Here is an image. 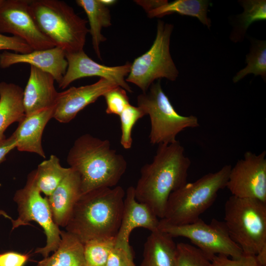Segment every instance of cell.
Returning a JSON list of instances; mask_svg holds the SVG:
<instances>
[{
  "mask_svg": "<svg viewBox=\"0 0 266 266\" xmlns=\"http://www.w3.org/2000/svg\"><path fill=\"white\" fill-rule=\"evenodd\" d=\"M134 1L141 6L147 13L168 2L166 0H137Z\"/></svg>",
  "mask_w": 266,
  "mask_h": 266,
  "instance_id": "37",
  "label": "cell"
},
{
  "mask_svg": "<svg viewBox=\"0 0 266 266\" xmlns=\"http://www.w3.org/2000/svg\"><path fill=\"white\" fill-rule=\"evenodd\" d=\"M0 216H2L5 218L9 219L12 221L13 219L10 216H9L5 211L0 209Z\"/></svg>",
  "mask_w": 266,
  "mask_h": 266,
  "instance_id": "39",
  "label": "cell"
},
{
  "mask_svg": "<svg viewBox=\"0 0 266 266\" xmlns=\"http://www.w3.org/2000/svg\"><path fill=\"white\" fill-rule=\"evenodd\" d=\"M105 266H135L133 257L129 256L123 249L114 247L111 250Z\"/></svg>",
  "mask_w": 266,
  "mask_h": 266,
  "instance_id": "34",
  "label": "cell"
},
{
  "mask_svg": "<svg viewBox=\"0 0 266 266\" xmlns=\"http://www.w3.org/2000/svg\"><path fill=\"white\" fill-rule=\"evenodd\" d=\"M30 10L40 31L66 53L83 50L88 21L59 0H30Z\"/></svg>",
  "mask_w": 266,
  "mask_h": 266,
  "instance_id": "5",
  "label": "cell"
},
{
  "mask_svg": "<svg viewBox=\"0 0 266 266\" xmlns=\"http://www.w3.org/2000/svg\"><path fill=\"white\" fill-rule=\"evenodd\" d=\"M103 97L107 105L105 112L108 114L119 116L130 104L126 91L119 86L107 91Z\"/></svg>",
  "mask_w": 266,
  "mask_h": 266,
  "instance_id": "31",
  "label": "cell"
},
{
  "mask_svg": "<svg viewBox=\"0 0 266 266\" xmlns=\"http://www.w3.org/2000/svg\"><path fill=\"white\" fill-rule=\"evenodd\" d=\"M160 230L151 232L144 244L140 266H176V244Z\"/></svg>",
  "mask_w": 266,
  "mask_h": 266,
  "instance_id": "20",
  "label": "cell"
},
{
  "mask_svg": "<svg viewBox=\"0 0 266 266\" xmlns=\"http://www.w3.org/2000/svg\"><path fill=\"white\" fill-rule=\"evenodd\" d=\"M224 222L243 254L256 256L266 247V202L232 195L225 203Z\"/></svg>",
  "mask_w": 266,
  "mask_h": 266,
  "instance_id": "6",
  "label": "cell"
},
{
  "mask_svg": "<svg viewBox=\"0 0 266 266\" xmlns=\"http://www.w3.org/2000/svg\"><path fill=\"white\" fill-rule=\"evenodd\" d=\"M125 192L120 186L82 194L76 202L66 231L83 244L94 239L115 237L121 222Z\"/></svg>",
  "mask_w": 266,
  "mask_h": 266,
  "instance_id": "2",
  "label": "cell"
},
{
  "mask_svg": "<svg viewBox=\"0 0 266 266\" xmlns=\"http://www.w3.org/2000/svg\"><path fill=\"white\" fill-rule=\"evenodd\" d=\"M191 165L178 141L158 145L153 159L144 165L134 187L136 200L148 206L161 219L170 194L187 182Z\"/></svg>",
  "mask_w": 266,
  "mask_h": 266,
  "instance_id": "1",
  "label": "cell"
},
{
  "mask_svg": "<svg viewBox=\"0 0 266 266\" xmlns=\"http://www.w3.org/2000/svg\"><path fill=\"white\" fill-rule=\"evenodd\" d=\"M243 12L238 15L231 38L234 42L243 38L249 27L254 22L266 19V0H241Z\"/></svg>",
  "mask_w": 266,
  "mask_h": 266,
  "instance_id": "26",
  "label": "cell"
},
{
  "mask_svg": "<svg viewBox=\"0 0 266 266\" xmlns=\"http://www.w3.org/2000/svg\"><path fill=\"white\" fill-rule=\"evenodd\" d=\"M117 86L114 82L100 78L92 84L71 87L59 93L53 118L60 123H68L86 106Z\"/></svg>",
  "mask_w": 266,
  "mask_h": 266,
  "instance_id": "15",
  "label": "cell"
},
{
  "mask_svg": "<svg viewBox=\"0 0 266 266\" xmlns=\"http://www.w3.org/2000/svg\"><path fill=\"white\" fill-rule=\"evenodd\" d=\"M160 220L146 204L138 202L135 199L134 187L128 188L124 200V207L121 224L115 237V247L125 251L133 257L129 239L132 231L143 228L151 232L159 230Z\"/></svg>",
  "mask_w": 266,
  "mask_h": 266,
  "instance_id": "14",
  "label": "cell"
},
{
  "mask_svg": "<svg viewBox=\"0 0 266 266\" xmlns=\"http://www.w3.org/2000/svg\"><path fill=\"white\" fill-rule=\"evenodd\" d=\"M13 200L17 206L18 217L13 219L12 230L34 221L43 229L46 236V244L37 248L34 253L48 257L58 247L61 241L60 227L54 222L47 197H43L36 186L34 170L28 176L24 187L15 193Z\"/></svg>",
  "mask_w": 266,
  "mask_h": 266,
  "instance_id": "9",
  "label": "cell"
},
{
  "mask_svg": "<svg viewBox=\"0 0 266 266\" xmlns=\"http://www.w3.org/2000/svg\"><path fill=\"white\" fill-rule=\"evenodd\" d=\"M145 115V113L140 107L131 104L119 115L121 130L120 143L124 149H129L131 148L133 127L136 122Z\"/></svg>",
  "mask_w": 266,
  "mask_h": 266,
  "instance_id": "30",
  "label": "cell"
},
{
  "mask_svg": "<svg viewBox=\"0 0 266 266\" xmlns=\"http://www.w3.org/2000/svg\"><path fill=\"white\" fill-rule=\"evenodd\" d=\"M137 106L148 115L151 130L149 135L153 145L176 142V137L187 128L199 126L196 116L180 115L163 91L160 79L153 83L147 91L137 97Z\"/></svg>",
  "mask_w": 266,
  "mask_h": 266,
  "instance_id": "7",
  "label": "cell"
},
{
  "mask_svg": "<svg viewBox=\"0 0 266 266\" xmlns=\"http://www.w3.org/2000/svg\"><path fill=\"white\" fill-rule=\"evenodd\" d=\"M70 168L66 176L47 197L53 221L59 227H66L74 207L82 195L79 175Z\"/></svg>",
  "mask_w": 266,
  "mask_h": 266,
  "instance_id": "18",
  "label": "cell"
},
{
  "mask_svg": "<svg viewBox=\"0 0 266 266\" xmlns=\"http://www.w3.org/2000/svg\"><path fill=\"white\" fill-rule=\"evenodd\" d=\"M55 108V105L25 115L19 122L18 127L12 133L17 150L35 153L45 158L42 145V136L47 123L53 118Z\"/></svg>",
  "mask_w": 266,
  "mask_h": 266,
  "instance_id": "19",
  "label": "cell"
},
{
  "mask_svg": "<svg viewBox=\"0 0 266 266\" xmlns=\"http://www.w3.org/2000/svg\"><path fill=\"white\" fill-rule=\"evenodd\" d=\"M12 50L25 54L32 52V48L23 39L15 36H7L0 33V50Z\"/></svg>",
  "mask_w": 266,
  "mask_h": 266,
  "instance_id": "33",
  "label": "cell"
},
{
  "mask_svg": "<svg viewBox=\"0 0 266 266\" xmlns=\"http://www.w3.org/2000/svg\"><path fill=\"white\" fill-rule=\"evenodd\" d=\"M76 3L87 15L93 47L98 58L101 60L100 45L106 40L101 30L111 25L110 10L100 0H77Z\"/></svg>",
  "mask_w": 266,
  "mask_h": 266,
  "instance_id": "23",
  "label": "cell"
},
{
  "mask_svg": "<svg viewBox=\"0 0 266 266\" xmlns=\"http://www.w3.org/2000/svg\"><path fill=\"white\" fill-rule=\"evenodd\" d=\"M115 237L94 239L83 244L85 266H105Z\"/></svg>",
  "mask_w": 266,
  "mask_h": 266,
  "instance_id": "28",
  "label": "cell"
},
{
  "mask_svg": "<svg viewBox=\"0 0 266 266\" xmlns=\"http://www.w3.org/2000/svg\"><path fill=\"white\" fill-rule=\"evenodd\" d=\"M100 1L103 5L107 7L112 5L117 2L115 0H100Z\"/></svg>",
  "mask_w": 266,
  "mask_h": 266,
  "instance_id": "38",
  "label": "cell"
},
{
  "mask_svg": "<svg viewBox=\"0 0 266 266\" xmlns=\"http://www.w3.org/2000/svg\"><path fill=\"white\" fill-rule=\"evenodd\" d=\"M67 67L59 88L65 89L75 80L84 77L99 76L114 82L129 93L132 88L126 81L125 77L130 72L131 63L122 66H109L99 64L91 59L83 50L66 53Z\"/></svg>",
  "mask_w": 266,
  "mask_h": 266,
  "instance_id": "13",
  "label": "cell"
},
{
  "mask_svg": "<svg viewBox=\"0 0 266 266\" xmlns=\"http://www.w3.org/2000/svg\"><path fill=\"white\" fill-rule=\"evenodd\" d=\"M55 80L50 74L31 66L27 84L23 91V104L26 115L54 106L59 93Z\"/></svg>",
  "mask_w": 266,
  "mask_h": 266,
  "instance_id": "17",
  "label": "cell"
},
{
  "mask_svg": "<svg viewBox=\"0 0 266 266\" xmlns=\"http://www.w3.org/2000/svg\"><path fill=\"white\" fill-rule=\"evenodd\" d=\"M266 152H246L231 168L226 187L232 196L266 202Z\"/></svg>",
  "mask_w": 266,
  "mask_h": 266,
  "instance_id": "12",
  "label": "cell"
},
{
  "mask_svg": "<svg viewBox=\"0 0 266 266\" xmlns=\"http://www.w3.org/2000/svg\"><path fill=\"white\" fill-rule=\"evenodd\" d=\"M231 165L208 173L193 182L186 183L172 192L161 221L172 225L193 223L214 202L218 192L226 187Z\"/></svg>",
  "mask_w": 266,
  "mask_h": 266,
  "instance_id": "4",
  "label": "cell"
},
{
  "mask_svg": "<svg viewBox=\"0 0 266 266\" xmlns=\"http://www.w3.org/2000/svg\"><path fill=\"white\" fill-rule=\"evenodd\" d=\"M250 52L246 55L247 66L240 70L233 77L236 83L249 74L261 75L265 81L266 78V41L253 40L251 41Z\"/></svg>",
  "mask_w": 266,
  "mask_h": 266,
  "instance_id": "27",
  "label": "cell"
},
{
  "mask_svg": "<svg viewBox=\"0 0 266 266\" xmlns=\"http://www.w3.org/2000/svg\"><path fill=\"white\" fill-rule=\"evenodd\" d=\"M176 266H212L211 260L196 246L187 243L176 244Z\"/></svg>",
  "mask_w": 266,
  "mask_h": 266,
  "instance_id": "29",
  "label": "cell"
},
{
  "mask_svg": "<svg viewBox=\"0 0 266 266\" xmlns=\"http://www.w3.org/2000/svg\"><path fill=\"white\" fill-rule=\"evenodd\" d=\"M212 266H261L256 256L243 254L237 259L225 255H216L212 260Z\"/></svg>",
  "mask_w": 266,
  "mask_h": 266,
  "instance_id": "32",
  "label": "cell"
},
{
  "mask_svg": "<svg viewBox=\"0 0 266 266\" xmlns=\"http://www.w3.org/2000/svg\"><path fill=\"white\" fill-rule=\"evenodd\" d=\"M26 63L51 74L59 84L61 82L67 67L66 52L61 48L54 47L33 50L21 54L4 51L0 54V67L6 68L13 65Z\"/></svg>",
  "mask_w": 266,
  "mask_h": 266,
  "instance_id": "16",
  "label": "cell"
},
{
  "mask_svg": "<svg viewBox=\"0 0 266 266\" xmlns=\"http://www.w3.org/2000/svg\"><path fill=\"white\" fill-rule=\"evenodd\" d=\"M67 162L79 175L82 194L116 186L127 167L126 159L112 149L109 140L88 133L75 140L68 153Z\"/></svg>",
  "mask_w": 266,
  "mask_h": 266,
  "instance_id": "3",
  "label": "cell"
},
{
  "mask_svg": "<svg viewBox=\"0 0 266 266\" xmlns=\"http://www.w3.org/2000/svg\"><path fill=\"white\" fill-rule=\"evenodd\" d=\"M62 166L59 159L52 155L37 166L34 170L36 186L46 197L49 196L70 170Z\"/></svg>",
  "mask_w": 266,
  "mask_h": 266,
  "instance_id": "25",
  "label": "cell"
},
{
  "mask_svg": "<svg viewBox=\"0 0 266 266\" xmlns=\"http://www.w3.org/2000/svg\"><path fill=\"white\" fill-rule=\"evenodd\" d=\"M159 230L172 237L189 239L212 261L221 255L237 259L243 255L240 247L230 237L224 221L213 219L209 224L200 218L195 222L182 225H172L160 220Z\"/></svg>",
  "mask_w": 266,
  "mask_h": 266,
  "instance_id": "10",
  "label": "cell"
},
{
  "mask_svg": "<svg viewBox=\"0 0 266 266\" xmlns=\"http://www.w3.org/2000/svg\"><path fill=\"white\" fill-rule=\"evenodd\" d=\"M30 257L29 254L15 251L0 253V266H24Z\"/></svg>",
  "mask_w": 266,
  "mask_h": 266,
  "instance_id": "35",
  "label": "cell"
},
{
  "mask_svg": "<svg viewBox=\"0 0 266 266\" xmlns=\"http://www.w3.org/2000/svg\"><path fill=\"white\" fill-rule=\"evenodd\" d=\"M16 140L12 134L8 138L0 140V164L6 159L7 155L13 149L16 148Z\"/></svg>",
  "mask_w": 266,
  "mask_h": 266,
  "instance_id": "36",
  "label": "cell"
},
{
  "mask_svg": "<svg viewBox=\"0 0 266 266\" xmlns=\"http://www.w3.org/2000/svg\"><path fill=\"white\" fill-rule=\"evenodd\" d=\"M173 29L171 24L158 20L155 39L150 48L135 59L131 64L127 82L133 83L145 93L156 79L165 78L175 81L179 74L171 58L170 39Z\"/></svg>",
  "mask_w": 266,
  "mask_h": 266,
  "instance_id": "8",
  "label": "cell"
},
{
  "mask_svg": "<svg viewBox=\"0 0 266 266\" xmlns=\"http://www.w3.org/2000/svg\"><path fill=\"white\" fill-rule=\"evenodd\" d=\"M209 4L206 0H176L167 2L147 13L150 18H160L173 13L195 17L209 28L211 20L207 16Z\"/></svg>",
  "mask_w": 266,
  "mask_h": 266,
  "instance_id": "24",
  "label": "cell"
},
{
  "mask_svg": "<svg viewBox=\"0 0 266 266\" xmlns=\"http://www.w3.org/2000/svg\"><path fill=\"white\" fill-rule=\"evenodd\" d=\"M36 266H85L83 244L72 233L61 231L58 248Z\"/></svg>",
  "mask_w": 266,
  "mask_h": 266,
  "instance_id": "22",
  "label": "cell"
},
{
  "mask_svg": "<svg viewBox=\"0 0 266 266\" xmlns=\"http://www.w3.org/2000/svg\"><path fill=\"white\" fill-rule=\"evenodd\" d=\"M29 0H3L0 5V33H9L25 41L33 50L55 46L33 18Z\"/></svg>",
  "mask_w": 266,
  "mask_h": 266,
  "instance_id": "11",
  "label": "cell"
},
{
  "mask_svg": "<svg viewBox=\"0 0 266 266\" xmlns=\"http://www.w3.org/2000/svg\"><path fill=\"white\" fill-rule=\"evenodd\" d=\"M23 91L17 84L0 82V140L5 137L4 132L10 125L19 122L26 115Z\"/></svg>",
  "mask_w": 266,
  "mask_h": 266,
  "instance_id": "21",
  "label": "cell"
},
{
  "mask_svg": "<svg viewBox=\"0 0 266 266\" xmlns=\"http://www.w3.org/2000/svg\"><path fill=\"white\" fill-rule=\"evenodd\" d=\"M3 0H0V5L1 4V3H2Z\"/></svg>",
  "mask_w": 266,
  "mask_h": 266,
  "instance_id": "40",
  "label": "cell"
}]
</instances>
